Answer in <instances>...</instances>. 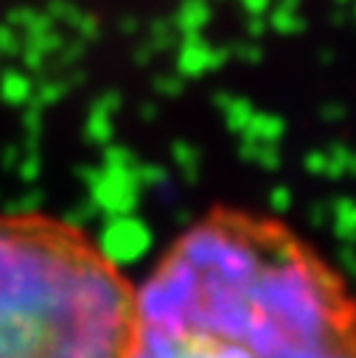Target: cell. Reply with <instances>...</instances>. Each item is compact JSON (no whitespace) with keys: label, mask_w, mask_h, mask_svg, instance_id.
Wrapping results in <instances>:
<instances>
[{"label":"cell","mask_w":356,"mask_h":358,"mask_svg":"<svg viewBox=\"0 0 356 358\" xmlns=\"http://www.w3.org/2000/svg\"><path fill=\"white\" fill-rule=\"evenodd\" d=\"M135 285L76 221L0 213V358H126Z\"/></svg>","instance_id":"7a4b0ae2"},{"label":"cell","mask_w":356,"mask_h":358,"mask_svg":"<svg viewBox=\"0 0 356 358\" xmlns=\"http://www.w3.org/2000/svg\"><path fill=\"white\" fill-rule=\"evenodd\" d=\"M126 358H356V288L278 215L213 207L135 285Z\"/></svg>","instance_id":"6da1fadb"}]
</instances>
